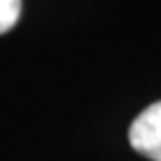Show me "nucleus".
Segmentation results:
<instances>
[{
    "instance_id": "f257e3e1",
    "label": "nucleus",
    "mask_w": 161,
    "mask_h": 161,
    "mask_svg": "<svg viewBox=\"0 0 161 161\" xmlns=\"http://www.w3.org/2000/svg\"><path fill=\"white\" fill-rule=\"evenodd\" d=\"M130 146L152 161H161V101L148 105L130 125Z\"/></svg>"
},
{
    "instance_id": "f03ea898",
    "label": "nucleus",
    "mask_w": 161,
    "mask_h": 161,
    "mask_svg": "<svg viewBox=\"0 0 161 161\" xmlns=\"http://www.w3.org/2000/svg\"><path fill=\"white\" fill-rule=\"evenodd\" d=\"M23 11V0H0V34L16 27Z\"/></svg>"
}]
</instances>
